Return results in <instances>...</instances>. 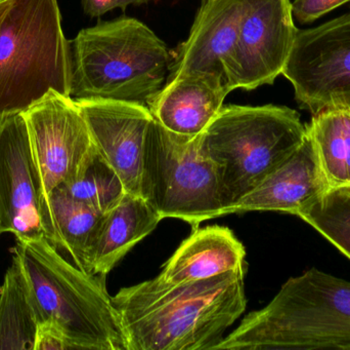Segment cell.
I'll list each match as a JSON object with an SVG mask.
<instances>
[{"mask_svg": "<svg viewBox=\"0 0 350 350\" xmlns=\"http://www.w3.org/2000/svg\"><path fill=\"white\" fill-rule=\"evenodd\" d=\"M0 230L16 240L45 238L61 249L23 113L0 118Z\"/></svg>", "mask_w": 350, "mask_h": 350, "instance_id": "ba28073f", "label": "cell"}, {"mask_svg": "<svg viewBox=\"0 0 350 350\" xmlns=\"http://www.w3.org/2000/svg\"><path fill=\"white\" fill-rule=\"evenodd\" d=\"M350 350V282L317 268L288 279L214 350Z\"/></svg>", "mask_w": 350, "mask_h": 350, "instance_id": "7a4b0ae2", "label": "cell"}, {"mask_svg": "<svg viewBox=\"0 0 350 350\" xmlns=\"http://www.w3.org/2000/svg\"><path fill=\"white\" fill-rule=\"evenodd\" d=\"M61 187L74 199L104 214L116 207L127 193L120 176L96 145L86 156L74 180Z\"/></svg>", "mask_w": 350, "mask_h": 350, "instance_id": "44dd1931", "label": "cell"}, {"mask_svg": "<svg viewBox=\"0 0 350 350\" xmlns=\"http://www.w3.org/2000/svg\"><path fill=\"white\" fill-rule=\"evenodd\" d=\"M1 234H2L1 230H0V236H1Z\"/></svg>", "mask_w": 350, "mask_h": 350, "instance_id": "83f0119b", "label": "cell"}, {"mask_svg": "<svg viewBox=\"0 0 350 350\" xmlns=\"http://www.w3.org/2000/svg\"><path fill=\"white\" fill-rule=\"evenodd\" d=\"M230 92L224 79L211 74L189 73L168 78L148 108L154 118L177 135H201L224 107Z\"/></svg>", "mask_w": 350, "mask_h": 350, "instance_id": "5bb4252c", "label": "cell"}, {"mask_svg": "<svg viewBox=\"0 0 350 350\" xmlns=\"http://www.w3.org/2000/svg\"><path fill=\"white\" fill-rule=\"evenodd\" d=\"M306 137L299 113L286 106H224L201 135L217 172L224 216L298 149Z\"/></svg>", "mask_w": 350, "mask_h": 350, "instance_id": "5b68a950", "label": "cell"}, {"mask_svg": "<svg viewBox=\"0 0 350 350\" xmlns=\"http://www.w3.org/2000/svg\"><path fill=\"white\" fill-rule=\"evenodd\" d=\"M12 0H0V20L3 16L4 12L8 10Z\"/></svg>", "mask_w": 350, "mask_h": 350, "instance_id": "484cf974", "label": "cell"}, {"mask_svg": "<svg viewBox=\"0 0 350 350\" xmlns=\"http://www.w3.org/2000/svg\"><path fill=\"white\" fill-rule=\"evenodd\" d=\"M71 79L57 0H12L0 20V118L25 112L51 90L70 96Z\"/></svg>", "mask_w": 350, "mask_h": 350, "instance_id": "8992f818", "label": "cell"}, {"mask_svg": "<svg viewBox=\"0 0 350 350\" xmlns=\"http://www.w3.org/2000/svg\"><path fill=\"white\" fill-rule=\"evenodd\" d=\"M201 135H177L154 118L142 170V197L162 220H183L193 230L221 217L224 210L217 172L202 150Z\"/></svg>", "mask_w": 350, "mask_h": 350, "instance_id": "52a82bcc", "label": "cell"}, {"mask_svg": "<svg viewBox=\"0 0 350 350\" xmlns=\"http://www.w3.org/2000/svg\"><path fill=\"white\" fill-rule=\"evenodd\" d=\"M12 254L22 265L39 324L57 326L73 349L127 350L105 275L84 273L45 238L16 240Z\"/></svg>", "mask_w": 350, "mask_h": 350, "instance_id": "3957f363", "label": "cell"}, {"mask_svg": "<svg viewBox=\"0 0 350 350\" xmlns=\"http://www.w3.org/2000/svg\"><path fill=\"white\" fill-rule=\"evenodd\" d=\"M211 1V0H201V4L207 3V2Z\"/></svg>", "mask_w": 350, "mask_h": 350, "instance_id": "4316f807", "label": "cell"}, {"mask_svg": "<svg viewBox=\"0 0 350 350\" xmlns=\"http://www.w3.org/2000/svg\"><path fill=\"white\" fill-rule=\"evenodd\" d=\"M328 189L316 149L306 133L298 149L256 188L245 195L230 214L278 212L297 215L314 197Z\"/></svg>", "mask_w": 350, "mask_h": 350, "instance_id": "9a60e30c", "label": "cell"}, {"mask_svg": "<svg viewBox=\"0 0 350 350\" xmlns=\"http://www.w3.org/2000/svg\"><path fill=\"white\" fill-rule=\"evenodd\" d=\"M246 250L230 228L213 225L193 230L158 277L168 284L210 279L247 267Z\"/></svg>", "mask_w": 350, "mask_h": 350, "instance_id": "2e32d148", "label": "cell"}, {"mask_svg": "<svg viewBox=\"0 0 350 350\" xmlns=\"http://www.w3.org/2000/svg\"><path fill=\"white\" fill-rule=\"evenodd\" d=\"M39 320L16 255L0 288V350H34Z\"/></svg>", "mask_w": 350, "mask_h": 350, "instance_id": "ac0fdd59", "label": "cell"}, {"mask_svg": "<svg viewBox=\"0 0 350 350\" xmlns=\"http://www.w3.org/2000/svg\"><path fill=\"white\" fill-rule=\"evenodd\" d=\"M306 127L328 188L350 185L349 107L324 109Z\"/></svg>", "mask_w": 350, "mask_h": 350, "instance_id": "d6986e66", "label": "cell"}, {"mask_svg": "<svg viewBox=\"0 0 350 350\" xmlns=\"http://www.w3.org/2000/svg\"><path fill=\"white\" fill-rule=\"evenodd\" d=\"M247 267L168 284L156 277L121 289L113 303L127 350H214L246 308Z\"/></svg>", "mask_w": 350, "mask_h": 350, "instance_id": "6da1fadb", "label": "cell"}, {"mask_svg": "<svg viewBox=\"0 0 350 350\" xmlns=\"http://www.w3.org/2000/svg\"><path fill=\"white\" fill-rule=\"evenodd\" d=\"M73 349L67 337L55 325L41 323L37 330L34 350Z\"/></svg>", "mask_w": 350, "mask_h": 350, "instance_id": "cb8c5ba5", "label": "cell"}, {"mask_svg": "<svg viewBox=\"0 0 350 350\" xmlns=\"http://www.w3.org/2000/svg\"><path fill=\"white\" fill-rule=\"evenodd\" d=\"M161 221L143 197L126 193L116 207L103 216L86 256V273L106 277Z\"/></svg>", "mask_w": 350, "mask_h": 350, "instance_id": "e0dca14e", "label": "cell"}, {"mask_svg": "<svg viewBox=\"0 0 350 350\" xmlns=\"http://www.w3.org/2000/svg\"><path fill=\"white\" fill-rule=\"evenodd\" d=\"M282 75L293 86L298 105L312 115L350 108V12L298 30Z\"/></svg>", "mask_w": 350, "mask_h": 350, "instance_id": "9c48e42d", "label": "cell"}, {"mask_svg": "<svg viewBox=\"0 0 350 350\" xmlns=\"http://www.w3.org/2000/svg\"><path fill=\"white\" fill-rule=\"evenodd\" d=\"M238 38L226 63V82L252 90L283 73L297 35L290 0H242Z\"/></svg>", "mask_w": 350, "mask_h": 350, "instance_id": "30bf717a", "label": "cell"}, {"mask_svg": "<svg viewBox=\"0 0 350 350\" xmlns=\"http://www.w3.org/2000/svg\"><path fill=\"white\" fill-rule=\"evenodd\" d=\"M92 141L120 176L126 192L141 195L144 149L154 116L147 105L106 99H74Z\"/></svg>", "mask_w": 350, "mask_h": 350, "instance_id": "7c38bea8", "label": "cell"}, {"mask_svg": "<svg viewBox=\"0 0 350 350\" xmlns=\"http://www.w3.org/2000/svg\"><path fill=\"white\" fill-rule=\"evenodd\" d=\"M23 114L49 197L74 180L94 147L92 134L76 101L55 90Z\"/></svg>", "mask_w": 350, "mask_h": 350, "instance_id": "8fae6325", "label": "cell"}, {"mask_svg": "<svg viewBox=\"0 0 350 350\" xmlns=\"http://www.w3.org/2000/svg\"><path fill=\"white\" fill-rule=\"evenodd\" d=\"M151 1L153 0H81V3L88 16L98 18L117 8L125 10L129 5H142Z\"/></svg>", "mask_w": 350, "mask_h": 350, "instance_id": "d4e9b609", "label": "cell"}, {"mask_svg": "<svg viewBox=\"0 0 350 350\" xmlns=\"http://www.w3.org/2000/svg\"><path fill=\"white\" fill-rule=\"evenodd\" d=\"M172 62L167 45L141 21L98 22L74 39L70 96L147 105Z\"/></svg>", "mask_w": 350, "mask_h": 350, "instance_id": "277c9868", "label": "cell"}, {"mask_svg": "<svg viewBox=\"0 0 350 350\" xmlns=\"http://www.w3.org/2000/svg\"><path fill=\"white\" fill-rule=\"evenodd\" d=\"M296 216L320 232L350 260V185L326 189L301 208Z\"/></svg>", "mask_w": 350, "mask_h": 350, "instance_id": "7402d4cb", "label": "cell"}, {"mask_svg": "<svg viewBox=\"0 0 350 350\" xmlns=\"http://www.w3.org/2000/svg\"><path fill=\"white\" fill-rule=\"evenodd\" d=\"M242 12V0H211L201 4L189 38L179 45L172 58L168 78L189 73L211 74L228 86L226 63L238 38Z\"/></svg>", "mask_w": 350, "mask_h": 350, "instance_id": "4fadbf2b", "label": "cell"}, {"mask_svg": "<svg viewBox=\"0 0 350 350\" xmlns=\"http://www.w3.org/2000/svg\"><path fill=\"white\" fill-rule=\"evenodd\" d=\"M49 201L61 250L67 252L76 267L86 273V256L104 213L74 199L63 187L49 193Z\"/></svg>", "mask_w": 350, "mask_h": 350, "instance_id": "ffe728a7", "label": "cell"}, {"mask_svg": "<svg viewBox=\"0 0 350 350\" xmlns=\"http://www.w3.org/2000/svg\"><path fill=\"white\" fill-rule=\"evenodd\" d=\"M349 1L350 0H293L291 1L292 12L298 22L308 24Z\"/></svg>", "mask_w": 350, "mask_h": 350, "instance_id": "603a6c76", "label": "cell"}]
</instances>
